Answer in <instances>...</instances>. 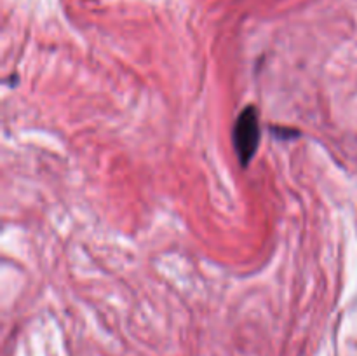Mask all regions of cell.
<instances>
[{
  "instance_id": "obj_1",
  "label": "cell",
  "mask_w": 357,
  "mask_h": 356,
  "mask_svg": "<svg viewBox=\"0 0 357 356\" xmlns=\"http://www.w3.org/2000/svg\"><path fill=\"white\" fill-rule=\"evenodd\" d=\"M234 147L243 166H248L255 157L260 143V119L253 105H248L234 124Z\"/></svg>"
}]
</instances>
